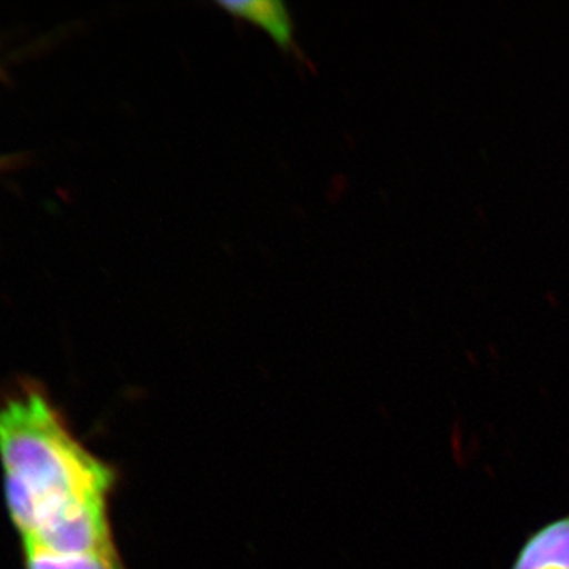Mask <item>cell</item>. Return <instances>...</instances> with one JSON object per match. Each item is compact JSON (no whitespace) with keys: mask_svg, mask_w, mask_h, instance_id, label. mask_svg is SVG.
<instances>
[{"mask_svg":"<svg viewBox=\"0 0 569 569\" xmlns=\"http://www.w3.org/2000/svg\"><path fill=\"white\" fill-rule=\"evenodd\" d=\"M0 462L11 520L22 538L52 509L74 498L108 496L114 471L70 432L39 389L0 406Z\"/></svg>","mask_w":569,"mask_h":569,"instance_id":"obj_1","label":"cell"},{"mask_svg":"<svg viewBox=\"0 0 569 569\" xmlns=\"http://www.w3.org/2000/svg\"><path fill=\"white\" fill-rule=\"evenodd\" d=\"M108 496L74 498L52 509L24 546L59 553L116 552L107 511Z\"/></svg>","mask_w":569,"mask_h":569,"instance_id":"obj_2","label":"cell"},{"mask_svg":"<svg viewBox=\"0 0 569 569\" xmlns=\"http://www.w3.org/2000/svg\"><path fill=\"white\" fill-rule=\"evenodd\" d=\"M509 569H569V512L531 531Z\"/></svg>","mask_w":569,"mask_h":569,"instance_id":"obj_3","label":"cell"},{"mask_svg":"<svg viewBox=\"0 0 569 569\" xmlns=\"http://www.w3.org/2000/svg\"><path fill=\"white\" fill-rule=\"evenodd\" d=\"M220 9L238 20L250 22L268 33L269 39L284 52L298 54L295 22L290 10L279 0H223Z\"/></svg>","mask_w":569,"mask_h":569,"instance_id":"obj_4","label":"cell"},{"mask_svg":"<svg viewBox=\"0 0 569 569\" xmlns=\"http://www.w3.org/2000/svg\"><path fill=\"white\" fill-rule=\"evenodd\" d=\"M26 548L28 569H126L116 552L59 553L32 546Z\"/></svg>","mask_w":569,"mask_h":569,"instance_id":"obj_5","label":"cell"}]
</instances>
